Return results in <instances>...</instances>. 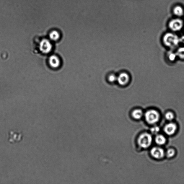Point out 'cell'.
<instances>
[{"mask_svg": "<svg viewBox=\"0 0 184 184\" xmlns=\"http://www.w3.org/2000/svg\"><path fill=\"white\" fill-rule=\"evenodd\" d=\"M49 63L50 65L53 68H57L60 64L59 58L56 56H51L49 59Z\"/></svg>", "mask_w": 184, "mask_h": 184, "instance_id": "cell-10", "label": "cell"}, {"mask_svg": "<svg viewBox=\"0 0 184 184\" xmlns=\"http://www.w3.org/2000/svg\"><path fill=\"white\" fill-rule=\"evenodd\" d=\"M23 135L22 133L17 131H10L8 137V141L11 144L19 143L22 140Z\"/></svg>", "mask_w": 184, "mask_h": 184, "instance_id": "cell-5", "label": "cell"}, {"mask_svg": "<svg viewBox=\"0 0 184 184\" xmlns=\"http://www.w3.org/2000/svg\"><path fill=\"white\" fill-rule=\"evenodd\" d=\"M52 46L50 41L47 39H43L40 44L39 48L44 53H48L52 50Z\"/></svg>", "mask_w": 184, "mask_h": 184, "instance_id": "cell-7", "label": "cell"}, {"mask_svg": "<svg viewBox=\"0 0 184 184\" xmlns=\"http://www.w3.org/2000/svg\"><path fill=\"white\" fill-rule=\"evenodd\" d=\"M150 153L152 157L158 159L163 158L165 155L163 149L157 147H153L150 151Z\"/></svg>", "mask_w": 184, "mask_h": 184, "instance_id": "cell-8", "label": "cell"}, {"mask_svg": "<svg viewBox=\"0 0 184 184\" xmlns=\"http://www.w3.org/2000/svg\"><path fill=\"white\" fill-rule=\"evenodd\" d=\"M177 126L173 123L167 124L164 127V131L167 135L171 136L175 133L177 130Z\"/></svg>", "mask_w": 184, "mask_h": 184, "instance_id": "cell-9", "label": "cell"}, {"mask_svg": "<svg viewBox=\"0 0 184 184\" xmlns=\"http://www.w3.org/2000/svg\"><path fill=\"white\" fill-rule=\"evenodd\" d=\"M183 21L180 19H175L172 20L169 23V26L172 31L177 32L180 31L183 27Z\"/></svg>", "mask_w": 184, "mask_h": 184, "instance_id": "cell-6", "label": "cell"}, {"mask_svg": "<svg viewBox=\"0 0 184 184\" xmlns=\"http://www.w3.org/2000/svg\"><path fill=\"white\" fill-rule=\"evenodd\" d=\"M180 44L181 43L184 44V35L182 36L180 38Z\"/></svg>", "mask_w": 184, "mask_h": 184, "instance_id": "cell-21", "label": "cell"}, {"mask_svg": "<svg viewBox=\"0 0 184 184\" xmlns=\"http://www.w3.org/2000/svg\"><path fill=\"white\" fill-rule=\"evenodd\" d=\"M162 42L166 47L173 50L176 48L180 44V38L173 33H167L162 38Z\"/></svg>", "mask_w": 184, "mask_h": 184, "instance_id": "cell-1", "label": "cell"}, {"mask_svg": "<svg viewBox=\"0 0 184 184\" xmlns=\"http://www.w3.org/2000/svg\"><path fill=\"white\" fill-rule=\"evenodd\" d=\"M117 76L114 74H109L108 77V80L109 82L111 83H114L117 82Z\"/></svg>", "mask_w": 184, "mask_h": 184, "instance_id": "cell-17", "label": "cell"}, {"mask_svg": "<svg viewBox=\"0 0 184 184\" xmlns=\"http://www.w3.org/2000/svg\"><path fill=\"white\" fill-rule=\"evenodd\" d=\"M175 151L173 149H168L166 152V155L168 158H171L175 156Z\"/></svg>", "mask_w": 184, "mask_h": 184, "instance_id": "cell-19", "label": "cell"}, {"mask_svg": "<svg viewBox=\"0 0 184 184\" xmlns=\"http://www.w3.org/2000/svg\"><path fill=\"white\" fill-rule=\"evenodd\" d=\"M131 77L130 74L126 72H122L117 76V82L119 85L125 87L130 82Z\"/></svg>", "mask_w": 184, "mask_h": 184, "instance_id": "cell-4", "label": "cell"}, {"mask_svg": "<svg viewBox=\"0 0 184 184\" xmlns=\"http://www.w3.org/2000/svg\"><path fill=\"white\" fill-rule=\"evenodd\" d=\"M167 57L169 61L170 62H174L177 58L176 53L172 50L169 51L167 53Z\"/></svg>", "mask_w": 184, "mask_h": 184, "instance_id": "cell-14", "label": "cell"}, {"mask_svg": "<svg viewBox=\"0 0 184 184\" xmlns=\"http://www.w3.org/2000/svg\"><path fill=\"white\" fill-rule=\"evenodd\" d=\"M146 121L150 125L157 123L159 120L160 115L157 111L154 109H150L146 111L145 114Z\"/></svg>", "mask_w": 184, "mask_h": 184, "instance_id": "cell-3", "label": "cell"}, {"mask_svg": "<svg viewBox=\"0 0 184 184\" xmlns=\"http://www.w3.org/2000/svg\"><path fill=\"white\" fill-rule=\"evenodd\" d=\"M49 37L50 39L53 40H57L59 38L60 34L57 31H53L50 34Z\"/></svg>", "mask_w": 184, "mask_h": 184, "instance_id": "cell-16", "label": "cell"}, {"mask_svg": "<svg viewBox=\"0 0 184 184\" xmlns=\"http://www.w3.org/2000/svg\"><path fill=\"white\" fill-rule=\"evenodd\" d=\"M143 114V111L140 109H134L132 112V117L136 120H139L141 118Z\"/></svg>", "mask_w": 184, "mask_h": 184, "instance_id": "cell-11", "label": "cell"}, {"mask_svg": "<svg viewBox=\"0 0 184 184\" xmlns=\"http://www.w3.org/2000/svg\"><path fill=\"white\" fill-rule=\"evenodd\" d=\"M173 12L174 14L175 15L180 17L183 15L184 14V11L181 6H177L174 8Z\"/></svg>", "mask_w": 184, "mask_h": 184, "instance_id": "cell-13", "label": "cell"}, {"mask_svg": "<svg viewBox=\"0 0 184 184\" xmlns=\"http://www.w3.org/2000/svg\"><path fill=\"white\" fill-rule=\"evenodd\" d=\"M155 141L157 145H162L165 144L166 142V139L163 135H158L155 137Z\"/></svg>", "mask_w": 184, "mask_h": 184, "instance_id": "cell-12", "label": "cell"}, {"mask_svg": "<svg viewBox=\"0 0 184 184\" xmlns=\"http://www.w3.org/2000/svg\"><path fill=\"white\" fill-rule=\"evenodd\" d=\"M160 128L158 126L154 127L151 129V131L152 134H156L159 131Z\"/></svg>", "mask_w": 184, "mask_h": 184, "instance_id": "cell-20", "label": "cell"}, {"mask_svg": "<svg viewBox=\"0 0 184 184\" xmlns=\"http://www.w3.org/2000/svg\"><path fill=\"white\" fill-rule=\"evenodd\" d=\"M176 53L177 58L184 60V46H181L177 49Z\"/></svg>", "mask_w": 184, "mask_h": 184, "instance_id": "cell-15", "label": "cell"}, {"mask_svg": "<svg viewBox=\"0 0 184 184\" xmlns=\"http://www.w3.org/2000/svg\"><path fill=\"white\" fill-rule=\"evenodd\" d=\"M152 137L150 134L144 133L139 136L137 142L139 146L141 148L147 149L152 145Z\"/></svg>", "mask_w": 184, "mask_h": 184, "instance_id": "cell-2", "label": "cell"}, {"mask_svg": "<svg viewBox=\"0 0 184 184\" xmlns=\"http://www.w3.org/2000/svg\"><path fill=\"white\" fill-rule=\"evenodd\" d=\"M165 118L167 120L171 121L173 120L175 118V115L173 113L169 112L165 114Z\"/></svg>", "mask_w": 184, "mask_h": 184, "instance_id": "cell-18", "label": "cell"}]
</instances>
